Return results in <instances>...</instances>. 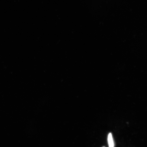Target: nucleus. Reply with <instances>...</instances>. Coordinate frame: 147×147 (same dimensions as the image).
Returning <instances> with one entry per match:
<instances>
[{
  "label": "nucleus",
  "mask_w": 147,
  "mask_h": 147,
  "mask_svg": "<svg viewBox=\"0 0 147 147\" xmlns=\"http://www.w3.org/2000/svg\"><path fill=\"white\" fill-rule=\"evenodd\" d=\"M108 141L109 147H113L114 146V144L113 142L112 135L111 133H109L108 137Z\"/></svg>",
  "instance_id": "nucleus-1"
}]
</instances>
